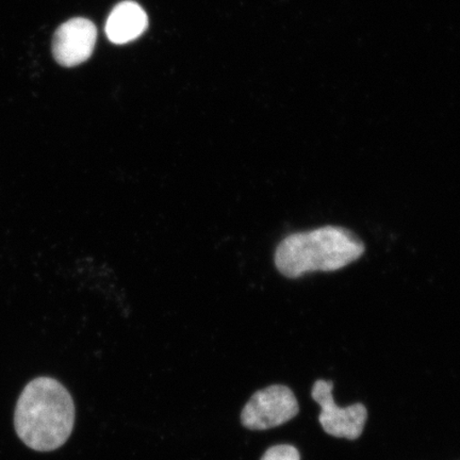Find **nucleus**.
I'll use <instances>...</instances> for the list:
<instances>
[{"instance_id":"obj_1","label":"nucleus","mask_w":460,"mask_h":460,"mask_svg":"<svg viewBox=\"0 0 460 460\" xmlns=\"http://www.w3.org/2000/svg\"><path fill=\"white\" fill-rule=\"evenodd\" d=\"M74 423L72 396L54 378L33 379L17 401L15 430L20 439L32 450H57L70 438Z\"/></svg>"},{"instance_id":"obj_2","label":"nucleus","mask_w":460,"mask_h":460,"mask_svg":"<svg viewBox=\"0 0 460 460\" xmlns=\"http://www.w3.org/2000/svg\"><path fill=\"white\" fill-rule=\"evenodd\" d=\"M365 245L349 230L325 226L288 235L275 252V266L289 279L332 272L358 261Z\"/></svg>"},{"instance_id":"obj_3","label":"nucleus","mask_w":460,"mask_h":460,"mask_svg":"<svg viewBox=\"0 0 460 460\" xmlns=\"http://www.w3.org/2000/svg\"><path fill=\"white\" fill-rule=\"evenodd\" d=\"M298 411L300 406L292 390L273 385L252 396L241 412V423L247 429L266 430L289 422Z\"/></svg>"},{"instance_id":"obj_4","label":"nucleus","mask_w":460,"mask_h":460,"mask_svg":"<svg viewBox=\"0 0 460 460\" xmlns=\"http://www.w3.org/2000/svg\"><path fill=\"white\" fill-rule=\"evenodd\" d=\"M333 383L319 379L314 385L313 399L321 406L319 422L327 434L337 438L358 439L367 422V408L356 402L349 407L336 405L332 396Z\"/></svg>"},{"instance_id":"obj_5","label":"nucleus","mask_w":460,"mask_h":460,"mask_svg":"<svg viewBox=\"0 0 460 460\" xmlns=\"http://www.w3.org/2000/svg\"><path fill=\"white\" fill-rule=\"evenodd\" d=\"M97 29L93 22L76 17L57 29L53 40V54L60 66L74 67L89 60L93 54Z\"/></svg>"},{"instance_id":"obj_6","label":"nucleus","mask_w":460,"mask_h":460,"mask_svg":"<svg viewBox=\"0 0 460 460\" xmlns=\"http://www.w3.org/2000/svg\"><path fill=\"white\" fill-rule=\"evenodd\" d=\"M148 19L141 7L134 2H123L115 5L106 22V34L114 44L135 41L146 32Z\"/></svg>"},{"instance_id":"obj_7","label":"nucleus","mask_w":460,"mask_h":460,"mask_svg":"<svg viewBox=\"0 0 460 460\" xmlns=\"http://www.w3.org/2000/svg\"><path fill=\"white\" fill-rule=\"evenodd\" d=\"M261 460H301V456L296 447L279 445L270 447Z\"/></svg>"}]
</instances>
